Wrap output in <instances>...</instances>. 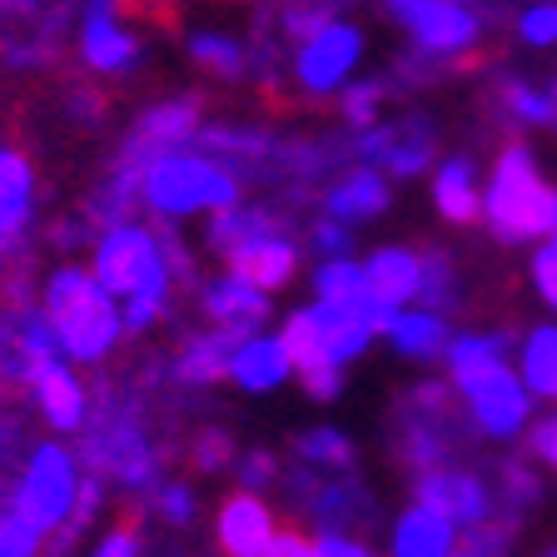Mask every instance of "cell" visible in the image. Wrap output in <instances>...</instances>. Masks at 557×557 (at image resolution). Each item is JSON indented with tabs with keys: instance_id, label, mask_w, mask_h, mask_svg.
Here are the masks:
<instances>
[{
	"instance_id": "obj_29",
	"label": "cell",
	"mask_w": 557,
	"mask_h": 557,
	"mask_svg": "<svg viewBox=\"0 0 557 557\" xmlns=\"http://www.w3.org/2000/svg\"><path fill=\"white\" fill-rule=\"evenodd\" d=\"M334 11H338V0H294V5L278 11V30L289 35L294 46H304L309 35H319L329 21H334Z\"/></svg>"
},
{
	"instance_id": "obj_35",
	"label": "cell",
	"mask_w": 557,
	"mask_h": 557,
	"mask_svg": "<svg viewBox=\"0 0 557 557\" xmlns=\"http://www.w3.org/2000/svg\"><path fill=\"white\" fill-rule=\"evenodd\" d=\"M383 81H363V85H354V90L344 95V115H348V125H359V129H369L373 125V115H379V104H383Z\"/></svg>"
},
{
	"instance_id": "obj_15",
	"label": "cell",
	"mask_w": 557,
	"mask_h": 557,
	"mask_svg": "<svg viewBox=\"0 0 557 557\" xmlns=\"http://www.w3.org/2000/svg\"><path fill=\"white\" fill-rule=\"evenodd\" d=\"M81 55L90 70L120 75L139 60V40L129 30L115 25V11H85V30H81Z\"/></svg>"
},
{
	"instance_id": "obj_16",
	"label": "cell",
	"mask_w": 557,
	"mask_h": 557,
	"mask_svg": "<svg viewBox=\"0 0 557 557\" xmlns=\"http://www.w3.org/2000/svg\"><path fill=\"white\" fill-rule=\"evenodd\" d=\"M294 359H289V344L284 338H244L239 348H234V363H230V379L239 383V388H255V394H264V388H278V383L289 379Z\"/></svg>"
},
{
	"instance_id": "obj_45",
	"label": "cell",
	"mask_w": 557,
	"mask_h": 557,
	"mask_svg": "<svg viewBox=\"0 0 557 557\" xmlns=\"http://www.w3.org/2000/svg\"><path fill=\"white\" fill-rule=\"evenodd\" d=\"M319 557H373L369 547H359V543H348V537H338V533H324L319 537Z\"/></svg>"
},
{
	"instance_id": "obj_22",
	"label": "cell",
	"mask_w": 557,
	"mask_h": 557,
	"mask_svg": "<svg viewBox=\"0 0 557 557\" xmlns=\"http://www.w3.org/2000/svg\"><path fill=\"white\" fill-rule=\"evenodd\" d=\"M363 274H369L373 294H383V299H394V304H408V299H418L423 259H413L408 249H379V255L363 264Z\"/></svg>"
},
{
	"instance_id": "obj_2",
	"label": "cell",
	"mask_w": 557,
	"mask_h": 557,
	"mask_svg": "<svg viewBox=\"0 0 557 557\" xmlns=\"http://www.w3.org/2000/svg\"><path fill=\"white\" fill-rule=\"evenodd\" d=\"M139 195H145V205H150L154 214H199V209L239 205V180H234L230 164L214 160V154L164 150L160 160L145 170Z\"/></svg>"
},
{
	"instance_id": "obj_38",
	"label": "cell",
	"mask_w": 557,
	"mask_h": 557,
	"mask_svg": "<svg viewBox=\"0 0 557 557\" xmlns=\"http://www.w3.org/2000/svg\"><path fill=\"white\" fill-rule=\"evenodd\" d=\"M154 508H160L164 522L185 528V522L195 518V493H189L185 483H164V487H160V503H154Z\"/></svg>"
},
{
	"instance_id": "obj_13",
	"label": "cell",
	"mask_w": 557,
	"mask_h": 557,
	"mask_svg": "<svg viewBox=\"0 0 557 557\" xmlns=\"http://www.w3.org/2000/svg\"><path fill=\"white\" fill-rule=\"evenodd\" d=\"M30 394H35V404H40V413L50 418V429H60V433L85 429V418H90L85 388H81V379H75V373H70L60 359L46 363V369L35 373Z\"/></svg>"
},
{
	"instance_id": "obj_10",
	"label": "cell",
	"mask_w": 557,
	"mask_h": 557,
	"mask_svg": "<svg viewBox=\"0 0 557 557\" xmlns=\"http://www.w3.org/2000/svg\"><path fill=\"white\" fill-rule=\"evenodd\" d=\"M418 503L443 518H453L458 528L468 522H483L493 512V493H487L483 478L473 473H448V468H429V473H418Z\"/></svg>"
},
{
	"instance_id": "obj_24",
	"label": "cell",
	"mask_w": 557,
	"mask_h": 557,
	"mask_svg": "<svg viewBox=\"0 0 557 557\" xmlns=\"http://www.w3.org/2000/svg\"><path fill=\"white\" fill-rule=\"evenodd\" d=\"M388 338H394L398 354H408V359H438V354H448V324L433 309L398 313V324L388 329Z\"/></svg>"
},
{
	"instance_id": "obj_41",
	"label": "cell",
	"mask_w": 557,
	"mask_h": 557,
	"mask_svg": "<svg viewBox=\"0 0 557 557\" xmlns=\"http://www.w3.org/2000/svg\"><path fill=\"white\" fill-rule=\"evenodd\" d=\"M274 478H278V463L269 453H249L239 463V487H264V483H274Z\"/></svg>"
},
{
	"instance_id": "obj_8",
	"label": "cell",
	"mask_w": 557,
	"mask_h": 557,
	"mask_svg": "<svg viewBox=\"0 0 557 557\" xmlns=\"http://www.w3.org/2000/svg\"><path fill=\"white\" fill-rule=\"evenodd\" d=\"M433 125L423 115L413 120H398V125H369L359 129L354 139V154L363 164H379V170H394V174H418L433 164Z\"/></svg>"
},
{
	"instance_id": "obj_21",
	"label": "cell",
	"mask_w": 557,
	"mask_h": 557,
	"mask_svg": "<svg viewBox=\"0 0 557 557\" xmlns=\"http://www.w3.org/2000/svg\"><path fill=\"white\" fill-rule=\"evenodd\" d=\"M313 313V329H319V338H324V348H329V359H338V363H348V359H359L363 348H369V329H363V319L348 304H334V299H319V309H309Z\"/></svg>"
},
{
	"instance_id": "obj_47",
	"label": "cell",
	"mask_w": 557,
	"mask_h": 557,
	"mask_svg": "<svg viewBox=\"0 0 557 557\" xmlns=\"http://www.w3.org/2000/svg\"><path fill=\"white\" fill-rule=\"evenodd\" d=\"M448 557H487V553H468V547H463V553H448Z\"/></svg>"
},
{
	"instance_id": "obj_46",
	"label": "cell",
	"mask_w": 557,
	"mask_h": 557,
	"mask_svg": "<svg viewBox=\"0 0 557 557\" xmlns=\"http://www.w3.org/2000/svg\"><path fill=\"white\" fill-rule=\"evenodd\" d=\"M264 557H319V547L304 543V537H294V533H278Z\"/></svg>"
},
{
	"instance_id": "obj_6",
	"label": "cell",
	"mask_w": 557,
	"mask_h": 557,
	"mask_svg": "<svg viewBox=\"0 0 557 557\" xmlns=\"http://www.w3.org/2000/svg\"><path fill=\"white\" fill-rule=\"evenodd\" d=\"M383 11L408 25L418 46L438 55H463L478 40V15L468 0H383Z\"/></svg>"
},
{
	"instance_id": "obj_37",
	"label": "cell",
	"mask_w": 557,
	"mask_h": 557,
	"mask_svg": "<svg viewBox=\"0 0 557 557\" xmlns=\"http://www.w3.org/2000/svg\"><path fill=\"white\" fill-rule=\"evenodd\" d=\"M299 379H304V388H309L319 404L338 398V388H344V369H338L334 359H319V363H309V369H299Z\"/></svg>"
},
{
	"instance_id": "obj_14",
	"label": "cell",
	"mask_w": 557,
	"mask_h": 557,
	"mask_svg": "<svg viewBox=\"0 0 557 557\" xmlns=\"http://www.w3.org/2000/svg\"><path fill=\"white\" fill-rule=\"evenodd\" d=\"M30 205H35V180L30 164L15 150H0V249H15L30 230Z\"/></svg>"
},
{
	"instance_id": "obj_31",
	"label": "cell",
	"mask_w": 557,
	"mask_h": 557,
	"mask_svg": "<svg viewBox=\"0 0 557 557\" xmlns=\"http://www.w3.org/2000/svg\"><path fill=\"white\" fill-rule=\"evenodd\" d=\"M299 458L319 468H354V448H348V438L338 429H309L299 438Z\"/></svg>"
},
{
	"instance_id": "obj_32",
	"label": "cell",
	"mask_w": 557,
	"mask_h": 557,
	"mask_svg": "<svg viewBox=\"0 0 557 557\" xmlns=\"http://www.w3.org/2000/svg\"><path fill=\"white\" fill-rule=\"evenodd\" d=\"M284 344H289L294 369H309V363L329 359V348H324V338H319V329H313V313H309V309L289 313V324H284ZM334 363H338V359H334Z\"/></svg>"
},
{
	"instance_id": "obj_26",
	"label": "cell",
	"mask_w": 557,
	"mask_h": 557,
	"mask_svg": "<svg viewBox=\"0 0 557 557\" xmlns=\"http://www.w3.org/2000/svg\"><path fill=\"white\" fill-rule=\"evenodd\" d=\"M264 230H278L274 209H234V205H224V209H214V224H209V244L230 255V249H239L244 239H255V234H264Z\"/></svg>"
},
{
	"instance_id": "obj_30",
	"label": "cell",
	"mask_w": 557,
	"mask_h": 557,
	"mask_svg": "<svg viewBox=\"0 0 557 557\" xmlns=\"http://www.w3.org/2000/svg\"><path fill=\"white\" fill-rule=\"evenodd\" d=\"M369 284V274H363L359 264H348L344 255L329 259L319 274H313V289H319V299H334V304H354V294Z\"/></svg>"
},
{
	"instance_id": "obj_33",
	"label": "cell",
	"mask_w": 557,
	"mask_h": 557,
	"mask_svg": "<svg viewBox=\"0 0 557 557\" xmlns=\"http://www.w3.org/2000/svg\"><path fill=\"white\" fill-rule=\"evenodd\" d=\"M418 299L429 304L433 313L438 309H453L458 304V278H453V264L443 255H429L423 259V274H418Z\"/></svg>"
},
{
	"instance_id": "obj_19",
	"label": "cell",
	"mask_w": 557,
	"mask_h": 557,
	"mask_svg": "<svg viewBox=\"0 0 557 557\" xmlns=\"http://www.w3.org/2000/svg\"><path fill=\"white\" fill-rule=\"evenodd\" d=\"M453 543H458V522L423 508V503L404 512L394 528V557H448Z\"/></svg>"
},
{
	"instance_id": "obj_44",
	"label": "cell",
	"mask_w": 557,
	"mask_h": 557,
	"mask_svg": "<svg viewBox=\"0 0 557 557\" xmlns=\"http://www.w3.org/2000/svg\"><path fill=\"white\" fill-rule=\"evenodd\" d=\"M528 448H533L543 463H557V418H543V423L528 433Z\"/></svg>"
},
{
	"instance_id": "obj_27",
	"label": "cell",
	"mask_w": 557,
	"mask_h": 557,
	"mask_svg": "<svg viewBox=\"0 0 557 557\" xmlns=\"http://www.w3.org/2000/svg\"><path fill=\"white\" fill-rule=\"evenodd\" d=\"M189 55L209 70V75H220V81H239L244 70H249V50L230 35H195L189 40Z\"/></svg>"
},
{
	"instance_id": "obj_17",
	"label": "cell",
	"mask_w": 557,
	"mask_h": 557,
	"mask_svg": "<svg viewBox=\"0 0 557 557\" xmlns=\"http://www.w3.org/2000/svg\"><path fill=\"white\" fill-rule=\"evenodd\" d=\"M205 313L214 324H234V329H249V334H255V329L269 319V299L259 284L230 274V278H214L205 289Z\"/></svg>"
},
{
	"instance_id": "obj_51",
	"label": "cell",
	"mask_w": 557,
	"mask_h": 557,
	"mask_svg": "<svg viewBox=\"0 0 557 557\" xmlns=\"http://www.w3.org/2000/svg\"><path fill=\"white\" fill-rule=\"evenodd\" d=\"M553 557H557V553H553Z\"/></svg>"
},
{
	"instance_id": "obj_7",
	"label": "cell",
	"mask_w": 557,
	"mask_h": 557,
	"mask_svg": "<svg viewBox=\"0 0 557 557\" xmlns=\"http://www.w3.org/2000/svg\"><path fill=\"white\" fill-rule=\"evenodd\" d=\"M468 394V413L483 433L493 438H512V433L528 423V388L518 383V373L508 363H493V369L473 373L468 383H458Z\"/></svg>"
},
{
	"instance_id": "obj_43",
	"label": "cell",
	"mask_w": 557,
	"mask_h": 557,
	"mask_svg": "<svg viewBox=\"0 0 557 557\" xmlns=\"http://www.w3.org/2000/svg\"><path fill=\"white\" fill-rule=\"evenodd\" d=\"M95 557H139V533H135V522L115 528V533H110L100 547H95Z\"/></svg>"
},
{
	"instance_id": "obj_40",
	"label": "cell",
	"mask_w": 557,
	"mask_h": 557,
	"mask_svg": "<svg viewBox=\"0 0 557 557\" xmlns=\"http://www.w3.org/2000/svg\"><path fill=\"white\" fill-rule=\"evenodd\" d=\"M533 278H537V289H543V299L557 309V244L537 249V259H533Z\"/></svg>"
},
{
	"instance_id": "obj_49",
	"label": "cell",
	"mask_w": 557,
	"mask_h": 557,
	"mask_svg": "<svg viewBox=\"0 0 557 557\" xmlns=\"http://www.w3.org/2000/svg\"><path fill=\"white\" fill-rule=\"evenodd\" d=\"M553 244H557V234H553Z\"/></svg>"
},
{
	"instance_id": "obj_36",
	"label": "cell",
	"mask_w": 557,
	"mask_h": 557,
	"mask_svg": "<svg viewBox=\"0 0 557 557\" xmlns=\"http://www.w3.org/2000/svg\"><path fill=\"white\" fill-rule=\"evenodd\" d=\"M518 35L528 46H553L557 40V0H543V5H528L518 21Z\"/></svg>"
},
{
	"instance_id": "obj_1",
	"label": "cell",
	"mask_w": 557,
	"mask_h": 557,
	"mask_svg": "<svg viewBox=\"0 0 557 557\" xmlns=\"http://www.w3.org/2000/svg\"><path fill=\"white\" fill-rule=\"evenodd\" d=\"M46 313L60 334L65 359L75 363H100L115 348L120 329H125V313L115 309V294L104 289L95 274H81V269H60L46 284Z\"/></svg>"
},
{
	"instance_id": "obj_12",
	"label": "cell",
	"mask_w": 557,
	"mask_h": 557,
	"mask_svg": "<svg viewBox=\"0 0 557 557\" xmlns=\"http://www.w3.org/2000/svg\"><path fill=\"white\" fill-rule=\"evenodd\" d=\"M220 543L230 557H264L269 543H274V512L255 493L230 498L220 512Z\"/></svg>"
},
{
	"instance_id": "obj_42",
	"label": "cell",
	"mask_w": 557,
	"mask_h": 557,
	"mask_svg": "<svg viewBox=\"0 0 557 557\" xmlns=\"http://www.w3.org/2000/svg\"><path fill=\"white\" fill-rule=\"evenodd\" d=\"M195 463L205 468V473L224 468V463H230V438H224V433H205V438H199V448H195Z\"/></svg>"
},
{
	"instance_id": "obj_20",
	"label": "cell",
	"mask_w": 557,
	"mask_h": 557,
	"mask_svg": "<svg viewBox=\"0 0 557 557\" xmlns=\"http://www.w3.org/2000/svg\"><path fill=\"white\" fill-rule=\"evenodd\" d=\"M324 209L334 214V220H373V214L388 209V185H383V174L373 170V164L348 170L344 180L324 195Z\"/></svg>"
},
{
	"instance_id": "obj_50",
	"label": "cell",
	"mask_w": 557,
	"mask_h": 557,
	"mask_svg": "<svg viewBox=\"0 0 557 557\" xmlns=\"http://www.w3.org/2000/svg\"><path fill=\"white\" fill-rule=\"evenodd\" d=\"M65 5H70V0H65Z\"/></svg>"
},
{
	"instance_id": "obj_3",
	"label": "cell",
	"mask_w": 557,
	"mask_h": 557,
	"mask_svg": "<svg viewBox=\"0 0 557 557\" xmlns=\"http://www.w3.org/2000/svg\"><path fill=\"white\" fill-rule=\"evenodd\" d=\"M483 214H487V230L498 234L503 244L553 234V189H543L528 145H508L503 150L498 170H493V185H487V199H483Z\"/></svg>"
},
{
	"instance_id": "obj_25",
	"label": "cell",
	"mask_w": 557,
	"mask_h": 557,
	"mask_svg": "<svg viewBox=\"0 0 557 557\" xmlns=\"http://www.w3.org/2000/svg\"><path fill=\"white\" fill-rule=\"evenodd\" d=\"M512 348V334L503 329V334H463L448 344V369H453V383H468L473 373L493 369V363H503V354Z\"/></svg>"
},
{
	"instance_id": "obj_28",
	"label": "cell",
	"mask_w": 557,
	"mask_h": 557,
	"mask_svg": "<svg viewBox=\"0 0 557 557\" xmlns=\"http://www.w3.org/2000/svg\"><path fill=\"white\" fill-rule=\"evenodd\" d=\"M522 379L533 394L557 398V329H537L522 348Z\"/></svg>"
},
{
	"instance_id": "obj_34",
	"label": "cell",
	"mask_w": 557,
	"mask_h": 557,
	"mask_svg": "<svg viewBox=\"0 0 557 557\" xmlns=\"http://www.w3.org/2000/svg\"><path fill=\"white\" fill-rule=\"evenodd\" d=\"M537 503V478L522 463H503V512L518 518V508H533Z\"/></svg>"
},
{
	"instance_id": "obj_23",
	"label": "cell",
	"mask_w": 557,
	"mask_h": 557,
	"mask_svg": "<svg viewBox=\"0 0 557 557\" xmlns=\"http://www.w3.org/2000/svg\"><path fill=\"white\" fill-rule=\"evenodd\" d=\"M433 205L448 214L453 224H473L483 214V199H478V185H473V164L468 160H448L433 180Z\"/></svg>"
},
{
	"instance_id": "obj_5",
	"label": "cell",
	"mask_w": 557,
	"mask_h": 557,
	"mask_svg": "<svg viewBox=\"0 0 557 557\" xmlns=\"http://www.w3.org/2000/svg\"><path fill=\"white\" fill-rule=\"evenodd\" d=\"M75 498H81V483H75L70 453L60 448V443H40V448L30 453V463H25L21 483H15V508H21L40 533H50L55 522L70 518Z\"/></svg>"
},
{
	"instance_id": "obj_48",
	"label": "cell",
	"mask_w": 557,
	"mask_h": 557,
	"mask_svg": "<svg viewBox=\"0 0 557 557\" xmlns=\"http://www.w3.org/2000/svg\"><path fill=\"white\" fill-rule=\"evenodd\" d=\"M0 453H5V429H0Z\"/></svg>"
},
{
	"instance_id": "obj_9",
	"label": "cell",
	"mask_w": 557,
	"mask_h": 557,
	"mask_svg": "<svg viewBox=\"0 0 557 557\" xmlns=\"http://www.w3.org/2000/svg\"><path fill=\"white\" fill-rule=\"evenodd\" d=\"M359 55H363V35L354 30V25L329 21L319 35H309V40H304V50H299V85L309 95H319V100H324L329 90H338V85H344V75L359 65Z\"/></svg>"
},
{
	"instance_id": "obj_18",
	"label": "cell",
	"mask_w": 557,
	"mask_h": 557,
	"mask_svg": "<svg viewBox=\"0 0 557 557\" xmlns=\"http://www.w3.org/2000/svg\"><path fill=\"white\" fill-rule=\"evenodd\" d=\"M244 338H249V329H234V324L214 329V334L189 338L185 354H180V363H174V373H180L185 383H214V379H224V373H230V363H234V348H239Z\"/></svg>"
},
{
	"instance_id": "obj_39",
	"label": "cell",
	"mask_w": 557,
	"mask_h": 557,
	"mask_svg": "<svg viewBox=\"0 0 557 557\" xmlns=\"http://www.w3.org/2000/svg\"><path fill=\"white\" fill-rule=\"evenodd\" d=\"M313 244H319L324 255L338 259V255H348V249H354V234H348L338 220H319V224H313Z\"/></svg>"
},
{
	"instance_id": "obj_4",
	"label": "cell",
	"mask_w": 557,
	"mask_h": 557,
	"mask_svg": "<svg viewBox=\"0 0 557 557\" xmlns=\"http://www.w3.org/2000/svg\"><path fill=\"white\" fill-rule=\"evenodd\" d=\"M95 278L115 299H164L170 289V264L154 234L135 230V224H110L95 249Z\"/></svg>"
},
{
	"instance_id": "obj_11",
	"label": "cell",
	"mask_w": 557,
	"mask_h": 557,
	"mask_svg": "<svg viewBox=\"0 0 557 557\" xmlns=\"http://www.w3.org/2000/svg\"><path fill=\"white\" fill-rule=\"evenodd\" d=\"M294 269H299V249L278 230H264L255 239H244L239 249H230V274L249 278L259 289H284L294 278Z\"/></svg>"
}]
</instances>
